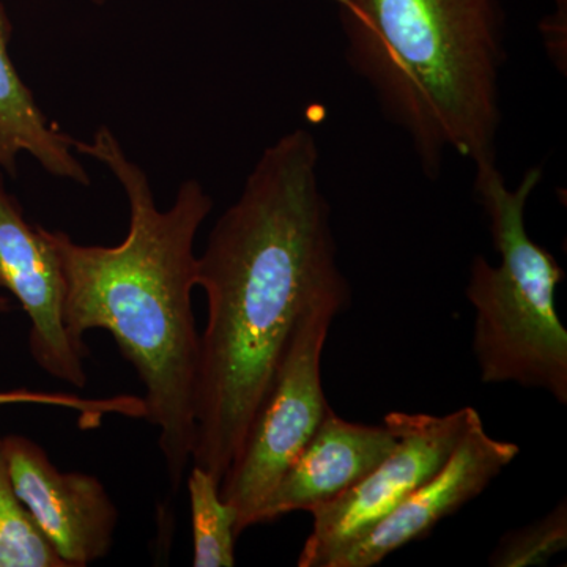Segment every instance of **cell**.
Instances as JSON below:
<instances>
[{"label":"cell","mask_w":567,"mask_h":567,"mask_svg":"<svg viewBox=\"0 0 567 567\" xmlns=\"http://www.w3.org/2000/svg\"><path fill=\"white\" fill-rule=\"evenodd\" d=\"M13 404H37L61 406L73 410L81 415V421H89L93 427L104 415H121L126 417L147 416L144 399L136 395H117L107 399H82L76 394L40 393L31 390L0 391V406Z\"/></svg>","instance_id":"9a60e30c"},{"label":"cell","mask_w":567,"mask_h":567,"mask_svg":"<svg viewBox=\"0 0 567 567\" xmlns=\"http://www.w3.org/2000/svg\"><path fill=\"white\" fill-rule=\"evenodd\" d=\"M567 547V502L527 527L513 529L499 539L488 563L495 567L547 565Z\"/></svg>","instance_id":"5bb4252c"},{"label":"cell","mask_w":567,"mask_h":567,"mask_svg":"<svg viewBox=\"0 0 567 567\" xmlns=\"http://www.w3.org/2000/svg\"><path fill=\"white\" fill-rule=\"evenodd\" d=\"M554 11L540 24L548 55L557 69L567 63V0H550Z\"/></svg>","instance_id":"2e32d148"},{"label":"cell","mask_w":567,"mask_h":567,"mask_svg":"<svg viewBox=\"0 0 567 567\" xmlns=\"http://www.w3.org/2000/svg\"><path fill=\"white\" fill-rule=\"evenodd\" d=\"M543 181L532 167L509 188L496 162L475 164V194L499 256L470 265L466 300L475 309L473 353L486 385L516 383L567 404V331L555 306L565 271L554 254L528 235L525 210Z\"/></svg>","instance_id":"277c9868"},{"label":"cell","mask_w":567,"mask_h":567,"mask_svg":"<svg viewBox=\"0 0 567 567\" xmlns=\"http://www.w3.org/2000/svg\"><path fill=\"white\" fill-rule=\"evenodd\" d=\"M315 134L267 148L197 257L207 297L192 462L221 484L240 451L295 323L324 298L350 300Z\"/></svg>","instance_id":"6da1fadb"},{"label":"cell","mask_w":567,"mask_h":567,"mask_svg":"<svg viewBox=\"0 0 567 567\" xmlns=\"http://www.w3.org/2000/svg\"><path fill=\"white\" fill-rule=\"evenodd\" d=\"M0 567H66L11 486L0 445Z\"/></svg>","instance_id":"4fadbf2b"},{"label":"cell","mask_w":567,"mask_h":567,"mask_svg":"<svg viewBox=\"0 0 567 567\" xmlns=\"http://www.w3.org/2000/svg\"><path fill=\"white\" fill-rule=\"evenodd\" d=\"M18 498L66 567L107 557L118 509L99 477L61 472L47 451L22 435L0 439Z\"/></svg>","instance_id":"52a82bcc"},{"label":"cell","mask_w":567,"mask_h":567,"mask_svg":"<svg viewBox=\"0 0 567 567\" xmlns=\"http://www.w3.org/2000/svg\"><path fill=\"white\" fill-rule=\"evenodd\" d=\"M193 522V566L234 567L237 511L224 502L219 481L193 465L188 476Z\"/></svg>","instance_id":"7c38bea8"},{"label":"cell","mask_w":567,"mask_h":567,"mask_svg":"<svg viewBox=\"0 0 567 567\" xmlns=\"http://www.w3.org/2000/svg\"><path fill=\"white\" fill-rule=\"evenodd\" d=\"M73 145L106 166L122 186L130 226L115 246L80 245L62 230L43 227L65 282L63 323L85 358L91 352L84 334L104 330L136 369L145 386L147 420L159 429L167 481L177 492L192 462L197 427L200 334L193 312L194 241L213 200L200 182L188 178L173 207L159 210L147 173L107 126Z\"/></svg>","instance_id":"7a4b0ae2"},{"label":"cell","mask_w":567,"mask_h":567,"mask_svg":"<svg viewBox=\"0 0 567 567\" xmlns=\"http://www.w3.org/2000/svg\"><path fill=\"white\" fill-rule=\"evenodd\" d=\"M11 309V301L9 297L0 293V312H9Z\"/></svg>","instance_id":"e0dca14e"},{"label":"cell","mask_w":567,"mask_h":567,"mask_svg":"<svg viewBox=\"0 0 567 567\" xmlns=\"http://www.w3.org/2000/svg\"><path fill=\"white\" fill-rule=\"evenodd\" d=\"M350 69L436 181L447 153L496 162L506 20L502 0H330Z\"/></svg>","instance_id":"3957f363"},{"label":"cell","mask_w":567,"mask_h":567,"mask_svg":"<svg viewBox=\"0 0 567 567\" xmlns=\"http://www.w3.org/2000/svg\"><path fill=\"white\" fill-rule=\"evenodd\" d=\"M349 303L344 298L317 301L300 316L287 339L240 451L219 484L221 498L237 511L238 536L254 527L257 511L331 409L320 365L331 323Z\"/></svg>","instance_id":"5b68a950"},{"label":"cell","mask_w":567,"mask_h":567,"mask_svg":"<svg viewBox=\"0 0 567 567\" xmlns=\"http://www.w3.org/2000/svg\"><path fill=\"white\" fill-rule=\"evenodd\" d=\"M477 412L464 406L445 416L388 413L399 432L393 453L344 494L311 511L312 532L300 567H323L336 551L371 532L442 470Z\"/></svg>","instance_id":"8992f818"},{"label":"cell","mask_w":567,"mask_h":567,"mask_svg":"<svg viewBox=\"0 0 567 567\" xmlns=\"http://www.w3.org/2000/svg\"><path fill=\"white\" fill-rule=\"evenodd\" d=\"M0 290L20 303L31 322L33 361L54 379L87 385L85 357L73 346L63 323L65 282L58 254L43 226L25 219L20 200L7 189L0 169Z\"/></svg>","instance_id":"ba28073f"},{"label":"cell","mask_w":567,"mask_h":567,"mask_svg":"<svg viewBox=\"0 0 567 567\" xmlns=\"http://www.w3.org/2000/svg\"><path fill=\"white\" fill-rule=\"evenodd\" d=\"M93 3H96V6H103V3H106L107 0H92Z\"/></svg>","instance_id":"ac0fdd59"},{"label":"cell","mask_w":567,"mask_h":567,"mask_svg":"<svg viewBox=\"0 0 567 567\" xmlns=\"http://www.w3.org/2000/svg\"><path fill=\"white\" fill-rule=\"evenodd\" d=\"M11 29L9 14L0 2V169L17 177L18 158L21 153H29L47 173L81 186L91 185L74 151L73 137L51 125L18 74L9 52Z\"/></svg>","instance_id":"8fae6325"},{"label":"cell","mask_w":567,"mask_h":567,"mask_svg":"<svg viewBox=\"0 0 567 567\" xmlns=\"http://www.w3.org/2000/svg\"><path fill=\"white\" fill-rule=\"evenodd\" d=\"M398 442V427L388 415L382 425H365L328 410L316 434L257 511L254 525L270 524L297 511L311 513L331 502L390 456Z\"/></svg>","instance_id":"30bf717a"},{"label":"cell","mask_w":567,"mask_h":567,"mask_svg":"<svg viewBox=\"0 0 567 567\" xmlns=\"http://www.w3.org/2000/svg\"><path fill=\"white\" fill-rule=\"evenodd\" d=\"M518 453L516 443L488 435L477 413L442 470L371 532L331 555L323 567H372L406 544L423 539L443 518L483 494Z\"/></svg>","instance_id":"9c48e42d"}]
</instances>
